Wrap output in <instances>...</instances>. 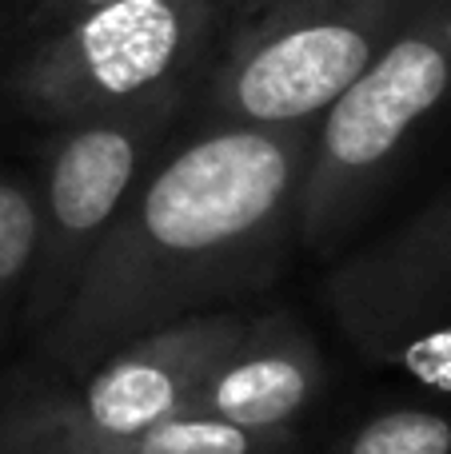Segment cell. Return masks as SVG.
Instances as JSON below:
<instances>
[{
	"label": "cell",
	"mask_w": 451,
	"mask_h": 454,
	"mask_svg": "<svg viewBox=\"0 0 451 454\" xmlns=\"http://www.w3.org/2000/svg\"><path fill=\"white\" fill-rule=\"evenodd\" d=\"M316 124H200L188 140L172 136L28 351L16 391L68 383L148 331L264 295L296 239Z\"/></svg>",
	"instance_id": "6da1fadb"
},
{
	"label": "cell",
	"mask_w": 451,
	"mask_h": 454,
	"mask_svg": "<svg viewBox=\"0 0 451 454\" xmlns=\"http://www.w3.org/2000/svg\"><path fill=\"white\" fill-rule=\"evenodd\" d=\"M228 0H116L0 52V124L52 132L196 92L228 36Z\"/></svg>",
	"instance_id": "7a4b0ae2"
},
{
	"label": "cell",
	"mask_w": 451,
	"mask_h": 454,
	"mask_svg": "<svg viewBox=\"0 0 451 454\" xmlns=\"http://www.w3.org/2000/svg\"><path fill=\"white\" fill-rule=\"evenodd\" d=\"M451 96V0H412L388 44L320 116L296 239L328 251L356 227L400 156Z\"/></svg>",
	"instance_id": "3957f363"
},
{
	"label": "cell",
	"mask_w": 451,
	"mask_h": 454,
	"mask_svg": "<svg viewBox=\"0 0 451 454\" xmlns=\"http://www.w3.org/2000/svg\"><path fill=\"white\" fill-rule=\"evenodd\" d=\"M412 0H272L224 36L204 84V124L320 120L388 44Z\"/></svg>",
	"instance_id": "277c9868"
},
{
	"label": "cell",
	"mask_w": 451,
	"mask_h": 454,
	"mask_svg": "<svg viewBox=\"0 0 451 454\" xmlns=\"http://www.w3.org/2000/svg\"><path fill=\"white\" fill-rule=\"evenodd\" d=\"M188 104L192 92H168L44 132L32 180L36 255H32V287L24 311L28 351L60 319L104 231L144 180V172L172 144Z\"/></svg>",
	"instance_id": "5b68a950"
},
{
	"label": "cell",
	"mask_w": 451,
	"mask_h": 454,
	"mask_svg": "<svg viewBox=\"0 0 451 454\" xmlns=\"http://www.w3.org/2000/svg\"><path fill=\"white\" fill-rule=\"evenodd\" d=\"M248 319L252 311L236 307L168 323L116 347L68 383L20 387L0 403V447L44 439L120 442L184 415Z\"/></svg>",
	"instance_id": "8992f818"
},
{
	"label": "cell",
	"mask_w": 451,
	"mask_h": 454,
	"mask_svg": "<svg viewBox=\"0 0 451 454\" xmlns=\"http://www.w3.org/2000/svg\"><path fill=\"white\" fill-rule=\"evenodd\" d=\"M340 331L372 363L451 323V192L415 220L348 255L324 283Z\"/></svg>",
	"instance_id": "52a82bcc"
},
{
	"label": "cell",
	"mask_w": 451,
	"mask_h": 454,
	"mask_svg": "<svg viewBox=\"0 0 451 454\" xmlns=\"http://www.w3.org/2000/svg\"><path fill=\"white\" fill-rule=\"evenodd\" d=\"M324 355L292 311H252L192 411L252 431H296L324 395Z\"/></svg>",
	"instance_id": "ba28073f"
},
{
	"label": "cell",
	"mask_w": 451,
	"mask_h": 454,
	"mask_svg": "<svg viewBox=\"0 0 451 454\" xmlns=\"http://www.w3.org/2000/svg\"><path fill=\"white\" fill-rule=\"evenodd\" d=\"M36 255V188L24 172L0 168V403L16 391L28 363V287Z\"/></svg>",
	"instance_id": "9c48e42d"
},
{
	"label": "cell",
	"mask_w": 451,
	"mask_h": 454,
	"mask_svg": "<svg viewBox=\"0 0 451 454\" xmlns=\"http://www.w3.org/2000/svg\"><path fill=\"white\" fill-rule=\"evenodd\" d=\"M68 442V439H64ZM112 454H292L296 431H252L212 415L184 411L120 442H88Z\"/></svg>",
	"instance_id": "30bf717a"
},
{
	"label": "cell",
	"mask_w": 451,
	"mask_h": 454,
	"mask_svg": "<svg viewBox=\"0 0 451 454\" xmlns=\"http://www.w3.org/2000/svg\"><path fill=\"white\" fill-rule=\"evenodd\" d=\"M340 454H451V419L423 407H392L352 427Z\"/></svg>",
	"instance_id": "8fae6325"
},
{
	"label": "cell",
	"mask_w": 451,
	"mask_h": 454,
	"mask_svg": "<svg viewBox=\"0 0 451 454\" xmlns=\"http://www.w3.org/2000/svg\"><path fill=\"white\" fill-rule=\"evenodd\" d=\"M116 0H0V52L92 16Z\"/></svg>",
	"instance_id": "7c38bea8"
},
{
	"label": "cell",
	"mask_w": 451,
	"mask_h": 454,
	"mask_svg": "<svg viewBox=\"0 0 451 454\" xmlns=\"http://www.w3.org/2000/svg\"><path fill=\"white\" fill-rule=\"evenodd\" d=\"M396 363L412 367L415 375L428 379V383H451V323L428 331V335L415 339L412 347H404Z\"/></svg>",
	"instance_id": "4fadbf2b"
},
{
	"label": "cell",
	"mask_w": 451,
	"mask_h": 454,
	"mask_svg": "<svg viewBox=\"0 0 451 454\" xmlns=\"http://www.w3.org/2000/svg\"><path fill=\"white\" fill-rule=\"evenodd\" d=\"M44 442L56 454H112V450H104V447H88V442H64V439H44ZM12 447H16V442H12Z\"/></svg>",
	"instance_id": "5bb4252c"
},
{
	"label": "cell",
	"mask_w": 451,
	"mask_h": 454,
	"mask_svg": "<svg viewBox=\"0 0 451 454\" xmlns=\"http://www.w3.org/2000/svg\"><path fill=\"white\" fill-rule=\"evenodd\" d=\"M0 454H56L48 442H16V447H0Z\"/></svg>",
	"instance_id": "9a60e30c"
},
{
	"label": "cell",
	"mask_w": 451,
	"mask_h": 454,
	"mask_svg": "<svg viewBox=\"0 0 451 454\" xmlns=\"http://www.w3.org/2000/svg\"><path fill=\"white\" fill-rule=\"evenodd\" d=\"M264 4H272V0H228L232 12H256V8H264Z\"/></svg>",
	"instance_id": "2e32d148"
}]
</instances>
